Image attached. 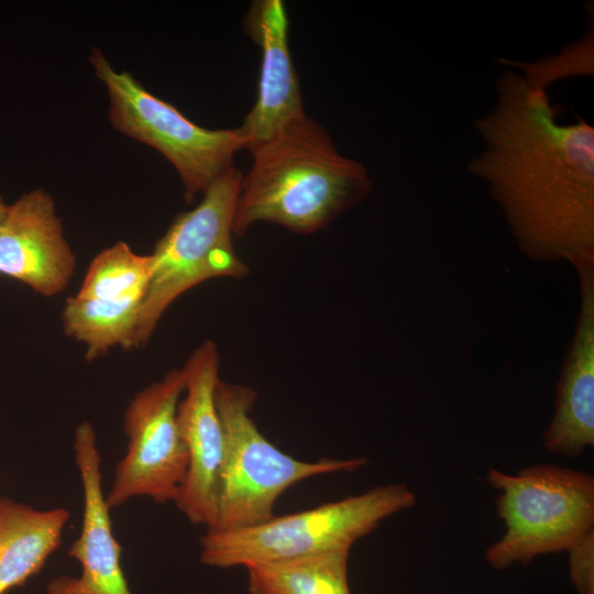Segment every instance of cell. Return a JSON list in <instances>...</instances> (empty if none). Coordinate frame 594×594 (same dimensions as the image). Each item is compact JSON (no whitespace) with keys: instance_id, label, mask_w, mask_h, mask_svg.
<instances>
[{"instance_id":"1","label":"cell","mask_w":594,"mask_h":594,"mask_svg":"<svg viewBox=\"0 0 594 594\" xmlns=\"http://www.w3.org/2000/svg\"><path fill=\"white\" fill-rule=\"evenodd\" d=\"M495 87V106L475 120L484 148L468 170L487 183L528 258L594 260V128L558 123L547 91L518 73Z\"/></svg>"},{"instance_id":"2","label":"cell","mask_w":594,"mask_h":594,"mask_svg":"<svg viewBox=\"0 0 594 594\" xmlns=\"http://www.w3.org/2000/svg\"><path fill=\"white\" fill-rule=\"evenodd\" d=\"M234 207L233 232L258 222L298 234L328 227L370 194L366 168L342 155L324 128L304 117L252 150Z\"/></svg>"},{"instance_id":"3","label":"cell","mask_w":594,"mask_h":594,"mask_svg":"<svg viewBox=\"0 0 594 594\" xmlns=\"http://www.w3.org/2000/svg\"><path fill=\"white\" fill-rule=\"evenodd\" d=\"M216 405L223 428L217 520L207 531L224 532L256 526L274 515L277 498L296 483L329 473L353 472L364 458H322L306 462L283 452L251 417L257 393L219 380Z\"/></svg>"},{"instance_id":"4","label":"cell","mask_w":594,"mask_h":594,"mask_svg":"<svg viewBox=\"0 0 594 594\" xmlns=\"http://www.w3.org/2000/svg\"><path fill=\"white\" fill-rule=\"evenodd\" d=\"M405 484H387L360 495L271 519L253 527L200 538V561L209 566H251L336 550H351L387 517L413 507Z\"/></svg>"},{"instance_id":"5","label":"cell","mask_w":594,"mask_h":594,"mask_svg":"<svg viewBox=\"0 0 594 594\" xmlns=\"http://www.w3.org/2000/svg\"><path fill=\"white\" fill-rule=\"evenodd\" d=\"M486 479L499 492L496 512L506 527L485 551L496 570L568 551L594 530V476L588 473L535 464L515 474L491 468Z\"/></svg>"},{"instance_id":"6","label":"cell","mask_w":594,"mask_h":594,"mask_svg":"<svg viewBox=\"0 0 594 594\" xmlns=\"http://www.w3.org/2000/svg\"><path fill=\"white\" fill-rule=\"evenodd\" d=\"M242 173L233 167L217 179L191 210L178 215L150 254L152 273L134 348L144 345L167 308L184 293L218 277L244 278L250 270L232 241Z\"/></svg>"},{"instance_id":"7","label":"cell","mask_w":594,"mask_h":594,"mask_svg":"<svg viewBox=\"0 0 594 594\" xmlns=\"http://www.w3.org/2000/svg\"><path fill=\"white\" fill-rule=\"evenodd\" d=\"M89 62L106 88L112 127L160 152L178 173L188 202L235 167V154L245 150L239 128L196 124L129 72L117 70L99 48L91 50Z\"/></svg>"},{"instance_id":"8","label":"cell","mask_w":594,"mask_h":594,"mask_svg":"<svg viewBox=\"0 0 594 594\" xmlns=\"http://www.w3.org/2000/svg\"><path fill=\"white\" fill-rule=\"evenodd\" d=\"M184 389V372L174 369L130 400L123 422L127 452L105 495L110 509L141 496L162 504L175 503L188 466L187 449L176 421Z\"/></svg>"},{"instance_id":"9","label":"cell","mask_w":594,"mask_h":594,"mask_svg":"<svg viewBox=\"0 0 594 594\" xmlns=\"http://www.w3.org/2000/svg\"><path fill=\"white\" fill-rule=\"evenodd\" d=\"M220 358L215 342L204 341L182 367L185 396L176 421L188 453V466L175 501L196 525L212 529L217 520L220 473L224 452L223 428L216 405Z\"/></svg>"},{"instance_id":"10","label":"cell","mask_w":594,"mask_h":594,"mask_svg":"<svg viewBox=\"0 0 594 594\" xmlns=\"http://www.w3.org/2000/svg\"><path fill=\"white\" fill-rule=\"evenodd\" d=\"M75 462L79 472L84 514L79 537L68 556L81 566L78 576L52 579L46 594H131L121 566V547L116 540L110 508L102 492L101 457L89 421H81L74 433Z\"/></svg>"},{"instance_id":"11","label":"cell","mask_w":594,"mask_h":594,"mask_svg":"<svg viewBox=\"0 0 594 594\" xmlns=\"http://www.w3.org/2000/svg\"><path fill=\"white\" fill-rule=\"evenodd\" d=\"M76 268L53 197L37 188L9 205L0 228V274L45 297L61 294Z\"/></svg>"},{"instance_id":"12","label":"cell","mask_w":594,"mask_h":594,"mask_svg":"<svg viewBox=\"0 0 594 594\" xmlns=\"http://www.w3.org/2000/svg\"><path fill=\"white\" fill-rule=\"evenodd\" d=\"M249 16L252 36L262 48V61L256 101L238 128L245 150L251 152L307 113L289 51L284 2L257 1Z\"/></svg>"},{"instance_id":"13","label":"cell","mask_w":594,"mask_h":594,"mask_svg":"<svg viewBox=\"0 0 594 594\" xmlns=\"http://www.w3.org/2000/svg\"><path fill=\"white\" fill-rule=\"evenodd\" d=\"M580 310L562 365L553 417L543 431V447L575 458L594 446V260L574 265Z\"/></svg>"},{"instance_id":"14","label":"cell","mask_w":594,"mask_h":594,"mask_svg":"<svg viewBox=\"0 0 594 594\" xmlns=\"http://www.w3.org/2000/svg\"><path fill=\"white\" fill-rule=\"evenodd\" d=\"M69 513L0 498V594L38 573L58 548Z\"/></svg>"},{"instance_id":"15","label":"cell","mask_w":594,"mask_h":594,"mask_svg":"<svg viewBox=\"0 0 594 594\" xmlns=\"http://www.w3.org/2000/svg\"><path fill=\"white\" fill-rule=\"evenodd\" d=\"M143 298L102 300L69 297L62 312L67 336L86 345L90 361L120 345L134 348Z\"/></svg>"},{"instance_id":"16","label":"cell","mask_w":594,"mask_h":594,"mask_svg":"<svg viewBox=\"0 0 594 594\" xmlns=\"http://www.w3.org/2000/svg\"><path fill=\"white\" fill-rule=\"evenodd\" d=\"M350 550L248 566L249 594H351Z\"/></svg>"},{"instance_id":"17","label":"cell","mask_w":594,"mask_h":594,"mask_svg":"<svg viewBox=\"0 0 594 594\" xmlns=\"http://www.w3.org/2000/svg\"><path fill=\"white\" fill-rule=\"evenodd\" d=\"M151 273L150 254H138L120 241L94 257L76 296L102 300L144 299Z\"/></svg>"},{"instance_id":"18","label":"cell","mask_w":594,"mask_h":594,"mask_svg":"<svg viewBox=\"0 0 594 594\" xmlns=\"http://www.w3.org/2000/svg\"><path fill=\"white\" fill-rule=\"evenodd\" d=\"M526 81L538 89L546 90L553 80L565 76L593 73V30L591 33L558 55L548 57L535 64L520 66Z\"/></svg>"},{"instance_id":"19","label":"cell","mask_w":594,"mask_h":594,"mask_svg":"<svg viewBox=\"0 0 594 594\" xmlns=\"http://www.w3.org/2000/svg\"><path fill=\"white\" fill-rule=\"evenodd\" d=\"M570 580L580 594H594V530L569 550Z\"/></svg>"},{"instance_id":"20","label":"cell","mask_w":594,"mask_h":594,"mask_svg":"<svg viewBox=\"0 0 594 594\" xmlns=\"http://www.w3.org/2000/svg\"><path fill=\"white\" fill-rule=\"evenodd\" d=\"M9 205L4 201L3 197L0 195V228L6 218Z\"/></svg>"}]
</instances>
